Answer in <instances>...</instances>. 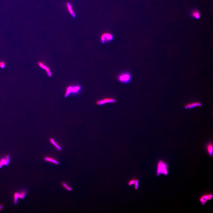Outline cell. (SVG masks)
<instances>
[{"mask_svg": "<svg viewBox=\"0 0 213 213\" xmlns=\"http://www.w3.org/2000/svg\"><path fill=\"white\" fill-rule=\"evenodd\" d=\"M168 173V166L167 164L162 160H160L157 165V175L159 176L161 174L167 175Z\"/></svg>", "mask_w": 213, "mask_h": 213, "instance_id": "obj_1", "label": "cell"}, {"mask_svg": "<svg viewBox=\"0 0 213 213\" xmlns=\"http://www.w3.org/2000/svg\"><path fill=\"white\" fill-rule=\"evenodd\" d=\"M80 86H70L67 88L65 97H67L70 94H76L78 93L80 91Z\"/></svg>", "mask_w": 213, "mask_h": 213, "instance_id": "obj_2", "label": "cell"}, {"mask_svg": "<svg viewBox=\"0 0 213 213\" xmlns=\"http://www.w3.org/2000/svg\"><path fill=\"white\" fill-rule=\"evenodd\" d=\"M116 100L114 99L110 98H105L97 101L96 104L98 105H102L107 103H115Z\"/></svg>", "mask_w": 213, "mask_h": 213, "instance_id": "obj_3", "label": "cell"}, {"mask_svg": "<svg viewBox=\"0 0 213 213\" xmlns=\"http://www.w3.org/2000/svg\"><path fill=\"white\" fill-rule=\"evenodd\" d=\"M113 38V36L112 34L109 33H105L101 35V39L102 43H105L112 40Z\"/></svg>", "mask_w": 213, "mask_h": 213, "instance_id": "obj_4", "label": "cell"}, {"mask_svg": "<svg viewBox=\"0 0 213 213\" xmlns=\"http://www.w3.org/2000/svg\"><path fill=\"white\" fill-rule=\"evenodd\" d=\"M213 195L211 194H207L203 195L200 197L199 200L201 204L204 205L207 201L211 200L213 198Z\"/></svg>", "mask_w": 213, "mask_h": 213, "instance_id": "obj_5", "label": "cell"}, {"mask_svg": "<svg viewBox=\"0 0 213 213\" xmlns=\"http://www.w3.org/2000/svg\"><path fill=\"white\" fill-rule=\"evenodd\" d=\"M131 76L128 73H124L120 75L118 77V80L123 83H127L130 81Z\"/></svg>", "mask_w": 213, "mask_h": 213, "instance_id": "obj_6", "label": "cell"}, {"mask_svg": "<svg viewBox=\"0 0 213 213\" xmlns=\"http://www.w3.org/2000/svg\"><path fill=\"white\" fill-rule=\"evenodd\" d=\"M202 104L200 102H196L193 103L188 104L185 105L184 108L186 109L192 108L196 107H201L202 106Z\"/></svg>", "mask_w": 213, "mask_h": 213, "instance_id": "obj_7", "label": "cell"}, {"mask_svg": "<svg viewBox=\"0 0 213 213\" xmlns=\"http://www.w3.org/2000/svg\"><path fill=\"white\" fill-rule=\"evenodd\" d=\"M38 64V65L40 67L46 71V73H47V75L48 77H52V73L48 67L46 66L43 62H39Z\"/></svg>", "mask_w": 213, "mask_h": 213, "instance_id": "obj_8", "label": "cell"}, {"mask_svg": "<svg viewBox=\"0 0 213 213\" xmlns=\"http://www.w3.org/2000/svg\"><path fill=\"white\" fill-rule=\"evenodd\" d=\"M44 161L46 162L50 163L56 165H58L59 164V163L57 160L50 157H45L44 158Z\"/></svg>", "mask_w": 213, "mask_h": 213, "instance_id": "obj_9", "label": "cell"}, {"mask_svg": "<svg viewBox=\"0 0 213 213\" xmlns=\"http://www.w3.org/2000/svg\"><path fill=\"white\" fill-rule=\"evenodd\" d=\"M10 157L7 155L0 160V168L4 165H7L10 162Z\"/></svg>", "mask_w": 213, "mask_h": 213, "instance_id": "obj_10", "label": "cell"}, {"mask_svg": "<svg viewBox=\"0 0 213 213\" xmlns=\"http://www.w3.org/2000/svg\"><path fill=\"white\" fill-rule=\"evenodd\" d=\"M66 6L68 12L74 18L76 17V15L73 10L72 6L70 3L69 2H67L66 3Z\"/></svg>", "mask_w": 213, "mask_h": 213, "instance_id": "obj_11", "label": "cell"}, {"mask_svg": "<svg viewBox=\"0 0 213 213\" xmlns=\"http://www.w3.org/2000/svg\"><path fill=\"white\" fill-rule=\"evenodd\" d=\"M49 141L50 142V143H52V145L55 147L56 148L58 151H60L62 150V148L61 146L55 142L54 139L53 138H50V139Z\"/></svg>", "mask_w": 213, "mask_h": 213, "instance_id": "obj_12", "label": "cell"}, {"mask_svg": "<svg viewBox=\"0 0 213 213\" xmlns=\"http://www.w3.org/2000/svg\"><path fill=\"white\" fill-rule=\"evenodd\" d=\"M206 149L208 154L211 156H212L213 155V143L212 142H209V143L207 144Z\"/></svg>", "mask_w": 213, "mask_h": 213, "instance_id": "obj_13", "label": "cell"}, {"mask_svg": "<svg viewBox=\"0 0 213 213\" xmlns=\"http://www.w3.org/2000/svg\"><path fill=\"white\" fill-rule=\"evenodd\" d=\"M192 16L195 19H199L200 17V14L199 11L195 10L193 11L192 14Z\"/></svg>", "mask_w": 213, "mask_h": 213, "instance_id": "obj_14", "label": "cell"}, {"mask_svg": "<svg viewBox=\"0 0 213 213\" xmlns=\"http://www.w3.org/2000/svg\"><path fill=\"white\" fill-rule=\"evenodd\" d=\"M62 186L64 189H66L68 191H72V189L70 187L68 186V184L66 183L65 182H63L62 183Z\"/></svg>", "mask_w": 213, "mask_h": 213, "instance_id": "obj_15", "label": "cell"}, {"mask_svg": "<svg viewBox=\"0 0 213 213\" xmlns=\"http://www.w3.org/2000/svg\"><path fill=\"white\" fill-rule=\"evenodd\" d=\"M26 195V192L25 191H23L18 193V197L19 198L23 199L25 198Z\"/></svg>", "mask_w": 213, "mask_h": 213, "instance_id": "obj_16", "label": "cell"}, {"mask_svg": "<svg viewBox=\"0 0 213 213\" xmlns=\"http://www.w3.org/2000/svg\"><path fill=\"white\" fill-rule=\"evenodd\" d=\"M19 199L18 197V192H15L14 194L13 201L15 204H16L17 202L18 199Z\"/></svg>", "mask_w": 213, "mask_h": 213, "instance_id": "obj_17", "label": "cell"}, {"mask_svg": "<svg viewBox=\"0 0 213 213\" xmlns=\"http://www.w3.org/2000/svg\"><path fill=\"white\" fill-rule=\"evenodd\" d=\"M136 179H133L131 180L128 182V185L131 186L134 184Z\"/></svg>", "mask_w": 213, "mask_h": 213, "instance_id": "obj_18", "label": "cell"}, {"mask_svg": "<svg viewBox=\"0 0 213 213\" xmlns=\"http://www.w3.org/2000/svg\"><path fill=\"white\" fill-rule=\"evenodd\" d=\"M134 188L136 190H137L139 188V181L138 180L136 179L135 183H134Z\"/></svg>", "mask_w": 213, "mask_h": 213, "instance_id": "obj_19", "label": "cell"}, {"mask_svg": "<svg viewBox=\"0 0 213 213\" xmlns=\"http://www.w3.org/2000/svg\"><path fill=\"white\" fill-rule=\"evenodd\" d=\"M5 62L3 61L0 62V67L1 68H3L5 67Z\"/></svg>", "mask_w": 213, "mask_h": 213, "instance_id": "obj_20", "label": "cell"}, {"mask_svg": "<svg viewBox=\"0 0 213 213\" xmlns=\"http://www.w3.org/2000/svg\"><path fill=\"white\" fill-rule=\"evenodd\" d=\"M3 206L2 205H0V211H1V210H2V209H3Z\"/></svg>", "mask_w": 213, "mask_h": 213, "instance_id": "obj_21", "label": "cell"}]
</instances>
